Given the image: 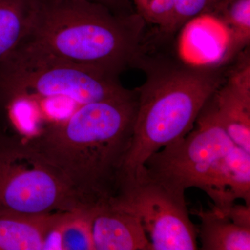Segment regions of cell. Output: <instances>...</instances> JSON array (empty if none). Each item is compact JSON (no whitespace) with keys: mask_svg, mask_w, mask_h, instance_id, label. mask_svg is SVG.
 <instances>
[{"mask_svg":"<svg viewBox=\"0 0 250 250\" xmlns=\"http://www.w3.org/2000/svg\"><path fill=\"white\" fill-rule=\"evenodd\" d=\"M146 22L88 0H36L28 39L61 58L120 75L144 57Z\"/></svg>","mask_w":250,"mask_h":250,"instance_id":"cell-2","label":"cell"},{"mask_svg":"<svg viewBox=\"0 0 250 250\" xmlns=\"http://www.w3.org/2000/svg\"><path fill=\"white\" fill-rule=\"evenodd\" d=\"M209 16L226 29L228 40L222 64L227 65L250 47V0H227Z\"/></svg>","mask_w":250,"mask_h":250,"instance_id":"cell-13","label":"cell"},{"mask_svg":"<svg viewBox=\"0 0 250 250\" xmlns=\"http://www.w3.org/2000/svg\"><path fill=\"white\" fill-rule=\"evenodd\" d=\"M135 11L146 25L154 26L159 32L168 35L173 16L174 0H131Z\"/></svg>","mask_w":250,"mask_h":250,"instance_id":"cell-17","label":"cell"},{"mask_svg":"<svg viewBox=\"0 0 250 250\" xmlns=\"http://www.w3.org/2000/svg\"><path fill=\"white\" fill-rule=\"evenodd\" d=\"M94 250H152L137 215L111 203L92 210Z\"/></svg>","mask_w":250,"mask_h":250,"instance_id":"cell-9","label":"cell"},{"mask_svg":"<svg viewBox=\"0 0 250 250\" xmlns=\"http://www.w3.org/2000/svg\"><path fill=\"white\" fill-rule=\"evenodd\" d=\"M110 203L139 217L152 250L197 249L196 229L189 217L184 192L153 178L146 167L124 179Z\"/></svg>","mask_w":250,"mask_h":250,"instance_id":"cell-6","label":"cell"},{"mask_svg":"<svg viewBox=\"0 0 250 250\" xmlns=\"http://www.w3.org/2000/svg\"><path fill=\"white\" fill-rule=\"evenodd\" d=\"M36 0H0V60L27 37Z\"/></svg>","mask_w":250,"mask_h":250,"instance_id":"cell-14","label":"cell"},{"mask_svg":"<svg viewBox=\"0 0 250 250\" xmlns=\"http://www.w3.org/2000/svg\"><path fill=\"white\" fill-rule=\"evenodd\" d=\"M83 208L27 139L0 131V212L45 215Z\"/></svg>","mask_w":250,"mask_h":250,"instance_id":"cell-5","label":"cell"},{"mask_svg":"<svg viewBox=\"0 0 250 250\" xmlns=\"http://www.w3.org/2000/svg\"><path fill=\"white\" fill-rule=\"evenodd\" d=\"M106 6L113 12L120 14H129L136 12L131 0H88Z\"/></svg>","mask_w":250,"mask_h":250,"instance_id":"cell-18","label":"cell"},{"mask_svg":"<svg viewBox=\"0 0 250 250\" xmlns=\"http://www.w3.org/2000/svg\"><path fill=\"white\" fill-rule=\"evenodd\" d=\"M201 220L200 238L204 250H250V228L236 223L213 207L196 210Z\"/></svg>","mask_w":250,"mask_h":250,"instance_id":"cell-12","label":"cell"},{"mask_svg":"<svg viewBox=\"0 0 250 250\" xmlns=\"http://www.w3.org/2000/svg\"><path fill=\"white\" fill-rule=\"evenodd\" d=\"M227 0H174L173 16L168 35L202 16H209Z\"/></svg>","mask_w":250,"mask_h":250,"instance_id":"cell-16","label":"cell"},{"mask_svg":"<svg viewBox=\"0 0 250 250\" xmlns=\"http://www.w3.org/2000/svg\"><path fill=\"white\" fill-rule=\"evenodd\" d=\"M139 67L146 79L136 89L132 141L121 181L139 174L149 156L191 131L205 104L223 83L228 65H189L145 55Z\"/></svg>","mask_w":250,"mask_h":250,"instance_id":"cell-3","label":"cell"},{"mask_svg":"<svg viewBox=\"0 0 250 250\" xmlns=\"http://www.w3.org/2000/svg\"><path fill=\"white\" fill-rule=\"evenodd\" d=\"M216 207L242 199L250 205V153L234 146L222 156L202 189Z\"/></svg>","mask_w":250,"mask_h":250,"instance_id":"cell-10","label":"cell"},{"mask_svg":"<svg viewBox=\"0 0 250 250\" xmlns=\"http://www.w3.org/2000/svg\"><path fill=\"white\" fill-rule=\"evenodd\" d=\"M137 92L80 105L65 119L27 139L60 174L83 207L110 203L131 147Z\"/></svg>","mask_w":250,"mask_h":250,"instance_id":"cell-1","label":"cell"},{"mask_svg":"<svg viewBox=\"0 0 250 250\" xmlns=\"http://www.w3.org/2000/svg\"><path fill=\"white\" fill-rule=\"evenodd\" d=\"M119 75L77 65L26 38L0 60V118L22 100L67 99L82 105L126 95Z\"/></svg>","mask_w":250,"mask_h":250,"instance_id":"cell-4","label":"cell"},{"mask_svg":"<svg viewBox=\"0 0 250 250\" xmlns=\"http://www.w3.org/2000/svg\"><path fill=\"white\" fill-rule=\"evenodd\" d=\"M60 213L23 215L0 212V250H45Z\"/></svg>","mask_w":250,"mask_h":250,"instance_id":"cell-11","label":"cell"},{"mask_svg":"<svg viewBox=\"0 0 250 250\" xmlns=\"http://www.w3.org/2000/svg\"><path fill=\"white\" fill-rule=\"evenodd\" d=\"M211 97L190 132L148 158L145 167L153 178L181 192L202 189L219 159L236 146L219 123Z\"/></svg>","mask_w":250,"mask_h":250,"instance_id":"cell-7","label":"cell"},{"mask_svg":"<svg viewBox=\"0 0 250 250\" xmlns=\"http://www.w3.org/2000/svg\"><path fill=\"white\" fill-rule=\"evenodd\" d=\"M93 208H80L61 214L48 250H94L91 221Z\"/></svg>","mask_w":250,"mask_h":250,"instance_id":"cell-15","label":"cell"},{"mask_svg":"<svg viewBox=\"0 0 250 250\" xmlns=\"http://www.w3.org/2000/svg\"><path fill=\"white\" fill-rule=\"evenodd\" d=\"M235 59L211 99L219 123L229 137L250 153V47Z\"/></svg>","mask_w":250,"mask_h":250,"instance_id":"cell-8","label":"cell"}]
</instances>
